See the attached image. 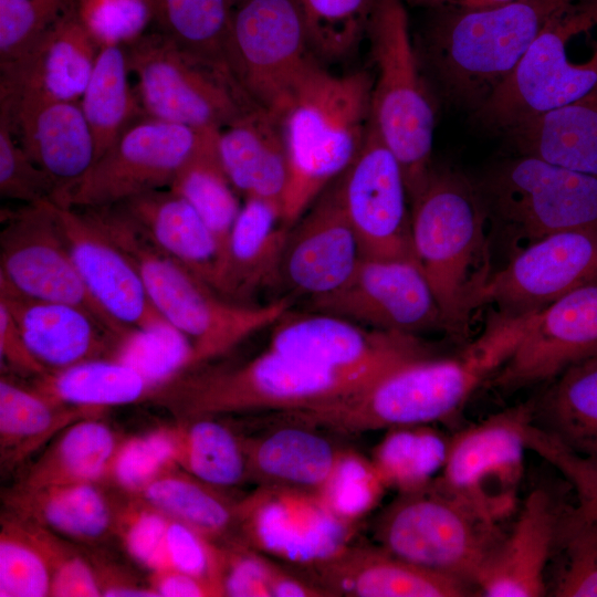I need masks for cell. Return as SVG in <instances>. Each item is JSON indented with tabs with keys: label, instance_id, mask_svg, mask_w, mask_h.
I'll return each instance as SVG.
<instances>
[{
	"label": "cell",
	"instance_id": "cell-1",
	"mask_svg": "<svg viewBox=\"0 0 597 597\" xmlns=\"http://www.w3.org/2000/svg\"><path fill=\"white\" fill-rule=\"evenodd\" d=\"M528 320L494 312L483 333L458 355L417 358L355 392L279 415L285 421L348 434L451 418L509 359Z\"/></svg>",
	"mask_w": 597,
	"mask_h": 597
},
{
	"label": "cell",
	"instance_id": "cell-2",
	"mask_svg": "<svg viewBox=\"0 0 597 597\" xmlns=\"http://www.w3.org/2000/svg\"><path fill=\"white\" fill-rule=\"evenodd\" d=\"M569 0H514L488 9H429L417 53L446 98L473 112L510 77Z\"/></svg>",
	"mask_w": 597,
	"mask_h": 597
},
{
	"label": "cell",
	"instance_id": "cell-3",
	"mask_svg": "<svg viewBox=\"0 0 597 597\" xmlns=\"http://www.w3.org/2000/svg\"><path fill=\"white\" fill-rule=\"evenodd\" d=\"M410 206L416 262L436 297L443 329L463 337L492 276L480 193L458 170L432 167Z\"/></svg>",
	"mask_w": 597,
	"mask_h": 597
},
{
	"label": "cell",
	"instance_id": "cell-4",
	"mask_svg": "<svg viewBox=\"0 0 597 597\" xmlns=\"http://www.w3.org/2000/svg\"><path fill=\"white\" fill-rule=\"evenodd\" d=\"M82 210L129 256L157 311L189 342V369L224 355L293 307L287 296L260 306L224 298L157 249L118 205Z\"/></svg>",
	"mask_w": 597,
	"mask_h": 597
},
{
	"label": "cell",
	"instance_id": "cell-5",
	"mask_svg": "<svg viewBox=\"0 0 597 597\" xmlns=\"http://www.w3.org/2000/svg\"><path fill=\"white\" fill-rule=\"evenodd\" d=\"M374 76L366 71L336 75L314 64L280 116L290 166L282 201L291 227L353 164L371 117Z\"/></svg>",
	"mask_w": 597,
	"mask_h": 597
},
{
	"label": "cell",
	"instance_id": "cell-6",
	"mask_svg": "<svg viewBox=\"0 0 597 597\" xmlns=\"http://www.w3.org/2000/svg\"><path fill=\"white\" fill-rule=\"evenodd\" d=\"M378 378L324 369L268 348L237 367L184 371L161 386L153 400L179 418L277 413L334 400Z\"/></svg>",
	"mask_w": 597,
	"mask_h": 597
},
{
	"label": "cell",
	"instance_id": "cell-7",
	"mask_svg": "<svg viewBox=\"0 0 597 597\" xmlns=\"http://www.w3.org/2000/svg\"><path fill=\"white\" fill-rule=\"evenodd\" d=\"M597 90V0H569L547 21L510 77L474 112L506 133Z\"/></svg>",
	"mask_w": 597,
	"mask_h": 597
},
{
	"label": "cell",
	"instance_id": "cell-8",
	"mask_svg": "<svg viewBox=\"0 0 597 597\" xmlns=\"http://www.w3.org/2000/svg\"><path fill=\"white\" fill-rule=\"evenodd\" d=\"M405 0H376L366 38L376 76L371 123L397 157L411 201L432 169L436 111L410 32Z\"/></svg>",
	"mask_w": 597,
	"mask_h": 597
},
{
	"label": "cell",
	"instance_id": "cell-9",
	"mask_svg": "<svg viewBox=\"0 0 597 597\" xmlns=\"http://www.w3.org/2000/svg\"><path fill=\"white\" fill-rule=\"evenodd\" d=\"M500 523L432 482L423 490L399 493L374 532L378 545L391 554L476 589L480 572L505 535Z\"/></svg>",
	"mask_w": 597,
	"mask_h": 597
},
{
	"label": "cell",
	"instance_id": "cell-10",
	"mask_svg": "<svg viewBox=\"0 0 597 597\" xmlns=\"http://www.w3.org/2000/svg\"><path fill=\"white\" fill-rule=\"evenodd\" d=\"M488 221L524 247L549 234L597 229V177L517 155L475 184Z\"/></svg>",
	"mask_w": 597,
	"mask_h": 597
},
{
	"label": "cell",
	"instance_id": "cell-11",
	"mask_svg": "<svg viewBox=\"0 0 597 597\" xmlns=\"http://www.w3.org/2000/svg\"><path fill=\"white\" fill-rule=\"evenodd\" d=\"M145 115L193 129H222L258 106L235 77L190 54L165 33L125 46Z\"/></svg>",
	"mask_w": 597,
	"mask_h": 597
},
{
	"label": "cell",
	"instance_id": "cell-12",
	"mask_svg": "<svg viewBox=\"0 0 597 597\" xmlns=\"http://www.w3.org/2000/svg\"><path fill=\"white\" fill-rule=\"evenodd\" d=\"M227 59L247 96L279 118L318 62L296 0H241L231 11Z\"/></svg>",
	"mask_w": 597,
	"mask_h": 597
},
{
	"label": "cell",
	"instance_id": "cell-13",
	"mask_svg": "<svg viewBox=\"0 0 597 597\" xmlns=\"http://www.w3.org/2000/svg\"><path fill=\"white\" fill-rule=\"evenodd\" d=\"M533 411L534 401L520 404L450 437L433 484L498 522L510 516L516 509Z\"/></svg>",
	"mask_w": 597,
	"mask_h": 597
},
{
	"label": "cell",
	"instance_id": "cell-14",
	"mask_svg": "<svg viewBox=\"0 0 597 597\" xmlns=\"http://www.w3.org/2000/svg\"><path fill=\"white\" fill-rule=\"evenodd\" d=\"M205 130L139 116L65 193L59 206H114L149 191L169 188Z\"/></svg>",
	"mask_w": 597,
	"mask_h": 597
},
{
	"label": "cell",
	"instance_id": "cell-15",
	"mask_svg": "<svg viewBox=\"0 0 597 597\" xmlns=\"http://www.w3.org/2000/svg\"><path fill=\"white\" fill-rule=\"evenodd\" d=\"M0 283L31 298L83 308L124 338L136 333L115 323L86 289L60 230L54 202L25 205L6 219Z\"/></svg>",
	"mask_w": 597,
	"mask_h": 597
},
{
	"label": "cell",
	"instance_id": "cell-16",
	"mask_svg": "<svg viewBox=\"0 0 597 597\" xmlns=\"http://www.w3.org/2000/svg\"><path fill=\"white\" fill-rule=\"evenodd\" d=\"M238 528L248 546L302 567L334 556L355 533L317 491L275 485H259L238 501Z\"/></svg>",
	"mask_w": 597,
	"mask_h": 597
},
{
	"label": "cell",
	"instance_id": "cell-17",
	"mask_svg": "<svg viewBox=\"0 0 597 597\" xmlns=\"http://www.w3.org/2000/svg\"><path fill=\"white\" fill-rule=\"evenodd\" d=\"M272 326L269 348L338 373L380 377L431 355L416 334L377 329L326 313L292 307Z\"/></svg>",
	"mask_w": 597,
	"mask_h": 597
},
{
	"label": "cell",
	"instance_id": "cell-18",
	"mask_svg": "<svg viewBox=\"0 0 597 597\" xmlns=\"http://www.w3.org/2000/svg\"><path fill=\"white\" fill-rule=\"evenodd\" d=\"M338 185L363 258L416 261L404 172L371 119L359 154Z\"/></svg>",
	"mask_w": 597,
	"mask_h": 597
},
{
	"label": "cell",
	"instance_id": "cell-19",
	"mask_svg": "<svg viewBox=\"0 0 597 597\" xmlns=\"http://www.w3.org/2000/svg\"><path fill=\"white\" fill-rule=\"evenodd\" d=\"M597 281V229L561 231L519 250L492 274L481 306L523 317L544 310L577 287Z\"/></svg>",
	"mask_w": 597,
	"mask_h": 597
},
{
	"label": "cell",
	"instance_id": "cell-20",
	"mask_svg": "<svg viewBox=\"0 0 597 597\" xmlns=\"http://www.w3.org/2000/svg\"><path fill=\"white\" fill-rule=\"evenodd\" d=\"M301 310L383 331L416 334L443 328L432 290L413 260L363 258L345 284L306 300Z\"/></svg>",
	"mask_w": 597,
	"mask_h": 597
},
{
	"label": "cell",
	"instance_id": "cell-21",
	"mask_svg": "<svg viewBox=\"0 0 597 597\" xmlns=\"http://www.w3.org/2000/svg\"><path fill=\"white\" fill-rule=\"evenodd\" d=\"M597 356V281L575 289L533 314L515 350L489 379L513 391L551 380Z\"/></svg>",
	"mask_w": 597,
	"mask_h": 597
},
{
	"label": "cell",
	"instance_id": "cell-22",
	"mask_svg": "<svg viewBox=\"0 0 597 597\" xmlns=\"http://www.w3.org/2000/svg\"><path fill=\"white\" fill-rule=\"evenodd\" d=\"M362 259L337 178L290 227L280 260L277 287L306 300L326 295L346 283Z\"/></svg>",
	"mask_w": 597,
	"mask_h": 597
},
{
	"label": "cell",
	"instance_id": "cell-23",
	"mask_svg": "<svg viewBox=\"0 0 597 597\" xmlns=\"http://www.w3.org/2000/svg\"><path fill=\"white\" fill-rule=\"evenodd\" d=\"M55 212L86 289L115 323L130 332L174 329L149 298L133 261L84 210L55 205Z\"/></svg>",
	"mask_w": 597,
	"mask_h": 597
},
{
	"label": "cell",
	"instance_id": "cell-24",
	"mask_svg": "<svg viewBox=\"0 0 597 597\" xmlns=\"http://www.w3.org/2000/svg\"><path fill=\"white\" fill-rule=\"evenodd\" d=\"M0 114L25 153L55 184L59 205L96 161L81 103L0 87Z\"/></svg>",
	"mask_w": 597,
	"mask_h": 597
},
{
	"label": "cell",
	"instance_id": "cell-25",
	"mask_svg": "<svg viewBox=\"0 0 597 597\" xmlns=\"http://www.w3.org/2000/svg\"><path fill=\"white\" fill-rule=\"evenodd\" d=\"M544 489L524 500L511 532L480 572L475 587L486 597H541L547 595L546 573L557 542L561 514Z\"/></svg>",
	"mask_w": 597,
	"mask_h": 597
},
{
	"label": "cell",
	"instance_id": "cell-26",
	"mask_svg": "<svg viewBox=\"0 0 597 597\" xmlns=\"http://www.w3.org/2000/svg\"><path fill=\"white\" fill-rule=\"evenodd\" d=\"M329 596L463 597L479 595L455 577L405 561L381 546H346L305 567Z\"/></svg>",
	"mask_w": 597,
	"mask_h": 597
},
{
	"label": "cell",
	"instance_id": "cell-27",
	"mask_svg": "<svg viewBox=\"0 0 597 597\" xmlns=\"http://www.w3.org/2000/svg\"><path fill=\"white\" fill-rule=\"evenodd\" d=\"M0 303L6 305L30 352L48 373L94 358H114L126 339L83 308L31 298L2 283Z\"/></svg>",
	"mask_w": 597,
	"mask_h": 597
},
{
	"label": "cell",
	"instance_id": "cell-28",
	"mask_svg": "<svg viewBox=\"0 0 597 597\" xmlns=\"http://www.w3.org/2000/svg\"><path fill=\"white\" fill-rule=\"evenodd\" d=\"M118 206L157 249L224 297L227 251L184 198L166 188L136 196Z\"/></svg>",
	"mask_w": 597,
	"mask_h": 597
},
{
	"label": "cell",
	"instance_id": "cell-29",
	"mask_svg": "<svg viewBox=\"0 0 597 597\" xmlns=\"http://www.w3.org/2000/svg\"><path fill=\"white\" fill-rule=\"evenodd\" d=\"M100 49L75 6L27 54L0 69V87L77 102L87 86Z\"/></svg>",
	"mask_w": 597,
	"mask_h": 597
},
{
	"label": "cell",
	"instance_id": "cell-30",
	"mask_svg": "<svg viewBox=\"0 0 597 597\" xmlns=\"http://www.w3.org/2000/svg\"><path fill=\"white\" fill-rule=\"evenodd\" d=\"M218 150L238 193L282 207L290 166L279 117L260 106L249 109L219 130Z\"/></svg>",
	"mask_w": 597,
	"mask_h": 597
},
{
	"label": "cell",
	"instance_id": "cell-31",
	"mask_svg": "<svg viewBox=\"0 0 597 597\" xmlns=\"http://www.w3.org/2000/svg\"><path fill=\"white\" fill-rule=\"evenodd\" d=\"M2 499L7 512L74 542L96 544L114 534L116 502L102 483L46 486L17 483Z\"/></svg>",
	"mask_w": 597,
	"mask_h": 597
},
{
	"label": "cell",
	"instance_id": "cell-32",
	"mask_svg": "<svg viewBox=\"0 0 597 597\" xmlns=\"http://www.w3.org/2000/svg\"><path fill=\"white\" fill-rule=\"evenodd\" d=\"M289 229L279 203L244 199L227 245L226 298L248 304L259 290L277 287Z\"/></svg>",
	"mask_w": 597,
	"mask_h": 597
},
{
	"label": "cell",
	"instance_id": "cell-33",
	"mask_svg": "<svg viewBox=\"0 0 597 597\" xmlns=\"http://www.w3.org/2000/svg\"><path fill=\"white\" fill-rule=\"evenodd\" d=\"M291 423L244 438L249 481L317 491L342 449L315 428Z\"/></svg>",
	"mask_w": 597,
	"mask_h": 597
},
{
	"label": "cell",
	"instance_id": "cell-34",
	"mask_svg": "<svg viewBox=\"0 0 597 597\" xmlns=\"http://www.w3.org/2000/svg\"><path fill=\"white\" fill-rule=\"evenodd\" d=\"M505 134L519 155L597 177V90Z\"/></svg>",
	"mask_w": 597,
	"mask_h": 597
},
{
	"label": "cell",
	"instance_id": "cell-35",
	"mask_svg": "<svg viewBox=\"0 0 597 597\" xmlns=\"http://www.w3.org/2000/svg\"><path fill=\"white\" fill-rule=\"evenodd\" d=\"M102 411L67 406L7 375L0 379V462L3 471L22 464L71 423Z\"/></svg>",
	"mask_w": 597,
	"mask_h": 597
},
{
	"label": "cell",
	"instance_id": "cell-36",
	"mask_svg": "<svg viewBox=\"0 0 597 597\" xmlns=\"http://www.w3.org/2000/svg\"><path fill=\"white\" fill-rule=\"evenodd\" d=\"M122 440L101 417L77 420L45 446L18 484L105 483Z\"/></svg>",
	"mask_w": 597,
	"mask_h": 597
},
{
	"label": "cell",
	"instance_id": "cell-37",
	"mask_svg": "<svg viewBox=\"0 0 597 597\" xmlns=\"http://www.w3.org/2000/svg\"><path fill=\"white\" fill-rule=\"evenodd\" d=\"M556 378L534 402L533 423L597 468V356Z\"/></svg>",
	"mask_w": 597,
	"mask_h": 597
},
{
	"label": "cell",
	"instance_id": "cell-38",
	"mask_svg": "<svg viewBox=\"0 0 597 597\" xmlns=\"http://www.w3.org/2000/svg\"><path fill=\"white\" fill-rule=\"evenodd\" d=\"M33 387L67 406L104 412L153 399L157 388L140 371L115 358H94L36 377Z\"/></svg>",
	"mask_w": 597,
	"mask_h": 597
},
{
	"label": "cell",
	"instance_id": "cell-39",
	"mask_svg": "<svg viewBox=\"0 0 597 597\" xmlns=\"http://www.w3.org/2000/svg\"><path fill=\"white\" fill-rule=\"evenodd\" d=\"M136 495L216 543L240 541L238 501L228 496L223 489L177 465L156 476Z\"/></svg>",
	"mask_w": 597,
	"mask_h": 597
},
{
	"label": "cell",
	"instance_id": "cell-40",
	"mask_svg": "<svg viewBox=\"0 0 597 597\" xmlns=\"http://www.w3.org/2000/svg\"><path fill=\"white\" fill-rule=\"evenodd\" d=\"M177 467L220 489L249 481L244 438L214 417L179 418L168 426Z\"/></svg>",
	"mask_w": 597,
	"mask_h": 597
},
{
	"label": "cell",
	"instance_id": "cell-41",
	"mask_svg": "<svg viewBox=\"0 0 597 597\" xmlns=\"http://www.w3.org/2000/svg\"><path fill=\"white\" fill-rule=\"evenodd\" d=\"M129 73L125 46L106 45L100 49L81 98L94 138L96 160L133 121L145 115L136 93L130 88Z\"/></svg>",
	"mask_w": 597,
	"mask_h": 597
},
{
	"label": "cell",
	"instance_id": "cell-42",
	"mask_svg": "<svg viewBox=\"0 0 597 597\" xmlns=\"http://www.w3.org/2000/svg\"><path fill=\"white\" fill-rule=\"evenodd\" d=\"M219 129H206L176 174L169 188L203 219L227 251L232 227L240 213L238 191L229 180L218 150Z\"/></svg>",
	"mask_w": 597,
	"mask_h": 597
},
{
	"label": "cell",
	"instance_id": "cell-43",
	"mask_svg": "<svg viewBox=\"0 0 597 597\" xmlns=\"http://www.w3.org/2000/svg\"><path fill=\"white\" fill-rule=\"evenodd\" d=\"M449 440L431 425L388 429L376 444L371 461L387 488L410 493L428 488L447 460Z\"/></svg>",
	"mask_w": 597,
	"mask_h": 597
},
{
	"label": "cell",
	"instance_id": "cell-44",
	"mask_svg": "<svg viewBox=\"0 0 597 597\" xmlns=\"http://www.w3.org/2000/svg\"><path fill=\"white\" fill-rule=\"evenodd\" d=\"M149 3L160 32L197 59L232 74L227 59L232 11L229 0H149Z\"/></svg>",
	"mask_w": 597,
	"mask_h": 597
},
{
	"label": "cell",
	"instance_id": "cell-45",
	"mask_svg": "<svg viewBox=\"0 0 597 597\" xmlns=\"http://www.w3.org/2000/svg\"><path fill=\"white\" fill-rule=\"evenodd\" d=\"M596 507L578 503L563 507L552 561L558 566L548 595L556 597H597Z\"/></svg>",
	"mask_w": 597,
	"mask_h": 597
},
{
	"label": "cell",
	"instance_id": "cell-46",
	"mask_svg": "<svg viewBox=\"0 0 597 597\" xmlns=\"http://www.w3.org/2000/svg\"><path fill=\"white\" fill-rule=\"evenodd\" d=\"M376 0H296L314 53L325 61L349 56L366 38Z\"/></svg>",
	"mask_w": 597,
	"mask_h": 597
},
{
	"label": "cell",
	"instance_id": "cell-47",
	"mask_svg": "<svg viewBox=\"0 0 597 597\" xmlns=\"http://www.w3.org/2000/svg\"><path fill=\"white\" fill-rule=\"evenodd\" d=\"M0 524V597L51 596V569L38 544L11 513Z\"/></svg>",
	"mask_w": 597,
	"mask_h": 597
},
{
	"label": "cell",
	"instance_id": "cell-48",
	"mask_svg": "<svg viewBox=\"0 0 597 597\" xmlns=\"http://www.w3.org/2000/svg\"><path fill=\"white\" fill-rule=\"evenodd\" d=\"M386 489L371 459L342 449L317 493L335 515L356 524L377 505Z\"/></svg>",
	"mask_w": 597,
	"mask_h": 597
},
{
	"label": "cell",
	"instance_id": "cell-49",
	"mask_svg": "<svg viewBox=\"0 0 597 597\" xmlns=\"http://www.w3.org/2000/svg\"><path fill=\"white\" fill-rule=\"evenodd\" d=\"M77 0H0V69L27 54Z\"/></svg>",
	"mask_w": 597,
	"mask_h": 597
},
{
	"label": "cell",
	"instance_id": "cell-50",
	"mask_svg": "<svg viewBox=\"0 0 597 597\" xmlns=\"http://www.w3.org/2000/svg\"><path fill=\"white\" fill-rule=\"evenodd\" d=\"M177 465L168 426L139 436L123 438L105 483L126 495L138 494L149 482Z\"/></svg>",
	"mask_w": 597,
	"mask_h": 597
},
{
	"label": "cell",
	"instance_id": "cell-51",
	"mask_svg": "<svg viewBox=\"0 0 597 597\" xmlns=\"http://www.w3.org/2000/svg\"><path fill=\"white\" fill-rule=\"evenodd\" d=\"M169 517L137 495L116 503L114 535L128 555L149 572L168 567L165 540Z\"/></svg>",
	"mask_w": 597,
	"mask_h": 597
},
{
	"label": "cell",
	"instance_id": "cell-52",
	"mask_svg": "<svg viewBox=\"0 0 597 597\" xmlns=\"http://www.w3.org/2000/svg\"><path fill=\"white\" fill-rule=\"evenodd\" d=\"M17 519L48 561L52 574L50 597L101 596L88 557H84L65 537L32 522Z\"/></svg>",
	"mask_w": 597,
	"mask_h": 597
},
{
	"label": "cell",
	"instance_id": "cell-53",
	"mask_svg": "<svg viewBox=\"0 0 597 597\" xmlns=\"http://www.w3.org/2000/svg\"><path fill=\"white\" fill-rule=\"evenodd\" d=\"M78 17L97 44L126 46L154 22L149 0H77Z\"/></svg>",
	"mask_w": 597,
	"mask_h": 597
},
{
	"label": "cell",
	"instance_id": "cell-54",
	"mask_svg": "<svg viewBox=\"0 0 597 597\" xmlns=\"http://www.w3.org/2000/svg\"><path fill=\"white\" fill-rule=\"evenodd\" d=\"M0 195L33 205L54 202L57 188L30 158L14 137L7 118L0 114Z\"/></svg>",
	"mask_w": 597,
	"mask_h": 597
},
{
	"label": "cell",
	"instance_id": "cell-55",
	"mask_svg": "<svg viewBox=\"0 0 597 597\" xmlns=\"http://www.w3.org/2000/svg\"><path fill=\"white\" fill-rule=\"evenodd\" d=\"M218 544V583L222 596L270 597L271 561L241 541Z\"/></svg>",
	"mask_w": 597,
	"mask_h": 597
},
{
	"label": "cell",
	"instance_id": "cell-56",
	"mask_svg": "<svg viewBox=\"0 0 597 597\" xmlns=\"http://www.w3.org/2000/svg\"><path fill=\"white\" fill-rule=\"evenodd\" d=\"M165 554L168 567L209 580L221 594L218 583L220 558L218 543L207 538L192 527L169 517Z\"/></svg>",
	"mask_w": 597,
	"mask_h": 597
},
{
	"label": "cell",
	"instance_id": "cell-57",
	"mask_svg": "<svg viewBox=\"0 0 597 597\" xmlns=\"http://www.w3.org/2000/svg\"><path fill=\"white\" fill-rule=\"evenodd\" d=\"M1 365L23 376L40 377L48 371L30 352L21 331L4 304L0 303Z\"/></svg>",
	"mask_w": 597,
	"mask_h": 597
},
{
	"label": "cell",
	"instance_id": "cell-58",
	"mask_svg": "<svg viewBox=\"0 0 597 597\" xmlns=\"http://www.w3.org/2000/svg\"><path fill=\"white\" fill-rule=\"evenodd\" d=\"M88 559L92 564L101 596L156 597L148 583H142L125 567L100 555H92Z\"/></svg>",
	"mask_w": 597,
	"mask_h": 597
},
{
	"label": "cell",
	"instance_id": "cell-59",
	"mask_svg": "<svg viewBox=\"0 0 597 597\" xmlns=\"http://www.w3.org/2000/svg\"><path fill=\"white\" fill-rule=\"evenodd\" d=\"M147 583L156 597H214L219 589L209 580L174 567L150 572Z\"/></svg>",
	"mask_w": 597,
	"mask_h": 597
},
{
	"label": "cell",
	"instance_id": "cell-60",
	"mask_svg": "<svg viewBox=\"0 0 597 597\" xmlns=\"http://www.w3.org/2000/svg\"><path fill=\"white\" fill-rule=\"evenodd\" d=\"M271 597H320L329 594L315 584L291 575L271 561L269 574Z\"/></svg>",
	"mask_w": 597,
	"mask_h": 597
},
{
	"label": "cell",
	"instance_id": "cell-61",
	"mask_svg": "<svg viewBox=\"0 0 597 597\" xmlns=\"http://www.w3.org/2000/svg\"><path fill=\"white\" fill-rule=\"evenodd\" d=\"M408 6L429 9L451 8L458 10H479L498 7L514 0H405Z\"/></svg>",
	"mask_w": 597,
	"mask_h": 597
},
{
	"label": "cell",
	"instance_id": "cell-62",
	"mask_svg": "<svg viewBox=\"0 0 597 597\" xmlns=\"http://www.w3.org/2000/svg\"><path fill=\"white\" fill-rule=\"evenodd\" d=\"M241 0H229L231 8L233 9Z\"/></svg>",
	"mask_w": 597,
	"mask_h": 597
},
{
	"label": "cell",
	"instance_id": "cell-63",
	"mask_svg": "<svg viewBox=\"0 0 597 597\" xmlns=\"http://www.w3.org/2000/svg\"><path fill=\"white\" fill-rule=\"evenodd\" d=\"M595 515H596V519H597V507H596V512H595Z\"/></svg>",
	"mask_w": 597,
	"mask_h": 597
}]
</instances>
